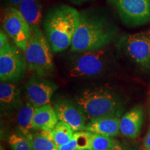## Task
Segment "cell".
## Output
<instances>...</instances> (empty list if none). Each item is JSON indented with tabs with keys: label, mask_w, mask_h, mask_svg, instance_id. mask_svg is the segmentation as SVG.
<instances>
[{
	"label": "cell",
	"mask_w": 150,
	"mask_h": 150,
	"mask_svg": "<svg viewBox=\"0 0 150 150\" xmlns=\"http://www.w3.org/2000/svg\"><path fill=\"white\" fill-rule=\"evenodd\" d=\"M76 53L69 67V76L72 78L96 76L108 63V54L104 48Z\"/></svg>",
	"instance_id": "5"
},
{
	"label": "cell",
	"mask_w": 150,
	"mask_h": 150,
	"mask_svg": "<svg viewBox=\"0 0 150 150\" xmlns=\"http://www.w3.org/2000/svg\"><path fill=\"white\" fill-rule=\"evenodd\" d=\"M90 136H91L90 131H75L72 139L67 143L58 147V150H78L82 148L88 149Z\"/></svg>",
	"instance_id": "20"
},
{
	"label": "cell",
	"mask_w": 150,
	"mask_h": 150,
	"mask_svg": "<svg viewBox=\"0 0 150 150\" xmlns=\"http://www.w3.org/2000/svg\"><path fill=\"white\" fill-rule=\"evenodd\" d=\"M149 106H150V99H149Z\"/></svg>",
	"instance_id": "29"
},
{
	"label": "cell",
	"mask_w": 150,
	"mask_h": 150,
	"mask_svg": "<svg viewBox=\"0 0 150 150\" xmlns=\"http://www.w3.org/2000/svg\"><path fill=\"white\" fill-rule=\"evenodd\" d=\"M59 121L68 124L75 131H85L87 117L77 104L66 99L57 101L54 105Z\"/></svg>",
	"instance_id": "11"
},
{
	"label": "cell",
	"mask_w": 150,
	"mask_h": 150,
	"mask_svg": "<svg viewBox=\"0 0 150 150\" xmlns=\"http://www.w3.org/2000/svg\"><path fill=\"white\" fill-rule=\"evenodd\" d=\"M124 23L141 25L150 22V0H107Z\"/></svg>",
	"instance_id": "8"
},
{
	"label": "cell",
	"mask_w": 150,
	"mask_h": 150,
	"mask_svg": "<svg viewBox=\"0 0 150 150\" xmlns=\"http://www.w3.org/2000/svg\"><path fill=\"white\" fill-rule=\"evenodd\" d=\"M59 121L56 110L50 103L35 108L32 122L33 129L49 132Z\"/></svg>",
	"instance_id": "14"
},
{
	"label": "cell",
	"mask_w": 150,
	"mask_h": 150,
	"mask_svg": "<svg viewBox=\"0 0 150 150\" xmlns=\"http://www.w3.org/2000/svg\"><path fill=\"white\" fill-rule=\"evenodd\" d=\"M8 41L7 35H6L4 32H3L2 30H1V32H0V48L4 46Z\"/></svg>",
	"instance_id": "24"
},
{
	"label": "cell",
	"mask_w": 150,
	"mask_h": 150,
	"mask_svg": "<svg viewBox=\"0 0 150 150\" xmlns=\"http://www.w3.org/2000/svg\"><path fill=\"white\" fill-rule=\"evenodd\" d=\"M24 0H4V2L7 4L8 7H15L17 8L20 4H21Z\"/></svg>",
	"instance_id": "23"
},
{
	"label": "cell",
	"mask_w": 150,
	"mask_h": 150,
	"mask_svg": "<svg viewBox=\"0 0 150 150\" xmlns=\"http://www.w3.org/2000/svg\"><path fill=\"white\" fill-rule=\"evenodd\" d=\"M35 108V107L33 105L27 102L20 108L17 116V121L20 133L24 136H27L29 139L32 136L31 130L33 129L32 122Z\"/></svg>",
	"instance_id": "17"
},
{
	"label": "cell",
	"mask_w": 150,
	"mask_h": 150,
	"mask_svg": "<svg viewBox=\"0 0 150 150\" xmlns=\"http://www.w3.org/2000/svg\"><path fill=\"white\" fill-rule=\"evenodd\" d=\"M8 144L12 150H33L31 140L22 134L11 135Z\"/></svg>",
	"instance_id": "22"
},
{
	"label": "cell",
	"mask_w": 150,
	"mask_h": 150,
	"mask_svg": "<svg viewBox=\"0 0 150 150\" xmlns=\"http://www.w3.org/2000/svg\"><path fill=\"white\" fill-rule=\"evenodd\" d=\"M30 140L33 150H58L57 145L50 138L48 132L41 131L32 134Z\"/></svg>",
	"instance_id": "21"
},
{
	"label": "cell",
	"mask_w": 150,
	"mask_h": 150,
	"mask_svg": "<svg viewBox=\"0 0 150 150\" xmlns=\"http://www.w3.org/2000/svg\"><path fill=\"white\" fill-rule=\"evenodd\" d=\"M143 121L142 108L135 107L120 119V133L126 138L134 139L139 136Z\"/></svg>",
	"instance_id": "12"
},
{
	"label": "cell",
	"mask_w": 150,
	"mask_h": 150,
	"mask_svg": "<svg viewBox=\"0 0 150 150\" xmlns=\"http://www.w3.org/2000/svg\"><path fill=\"white\" fill-rule=\"evenodd\" d=\"M78 150H90V149H86V148H82V149H79Z\"/></svg>",
	"instance_id": "27"
},
{
	"label": "cell",
	"mask_w": 150,
	"mask_h": 150,
	"mask_svg": "<svg viewBox=\"0 0 150 150\" xmlns=\"http://www.w3.org/2000/svg\"><path fill=\"white\" fill-rule=\"evenodd\" d=\"M1 150H4V149L2 147V146H1Z\"/></svg>",
	"instance_id": "28"
},
{
	"label": "cell",
	"mask_w": 150,
	"mask_h": 150,
	"mask_svg": "<svg viewBox=\"0 0 150 150\" xmlns=\"http://www.w3.org/2000/svg\"><path fill=\"white\" fill-rule=\"evenodd\" d=\"M115 35V27L106 17L95 11H83L80 13L71 52L76 53L104 48L113 40Z\"/></svg>",
	"instance_id": "1"
},
{
	"label": "cell",
	"mask_w": 150,
	"mask_h": 150,
	"mask_svg": "<svg viewBox=\"0 0 150 150\" xmlns=\"http://www.w3.org/2000/svg\"><path fill=\"white\" fill-rule=\"evenodd\" d=\"M17 8L29 24L30 27H38L42 20V6L40 0H24Z\"/></svg>",
	"instance_id": "16"
},
{
	"label": "cell",
	"mask_w": 150,
	"mask_h": 150,
	"mask_svg": "<svg viewBox=\"0 0 150 150\" xmlns=\"http://www.w3.org/2000/svg\"><path fill=\"white\" fill-rule=\"evenodd\" d=\"M71 2L76 4H82L84 3L91 2V1H95V0H70Z\"/></svg>",
	"instance_id": "26"
},
{
	"label": "cell",
	"mask_w": 150,
	"mask_h": 150,
	"mask_svg": "<svg viewBox=\"0 0 150 150\" xmlns=\"http://www.w3.org/2000/svg\"><path fill=\"white\" fill-rule=\"evenodd\" d=\"M145 150H148V149H145Z\"/></svg>",
	"instance_id": "30"
},
{
	"label": "cell",
	"mask_w": 150,
	"mask_h": 150,
	"mask_svg": "<svg viewBox=\"0 0 150 150\" xmlns=\"http://www.w3.org/2000/svg\"><path fill=\"white\" fill-rule=\"evenodd\" d=\"M52 48L39 27L31 28V35L25 52L29 71L40 76H47L54 71Z\"/></svg>",
	"instance_id": "4"
},
{
	"label": "cell",
	"mask_w": 150,
	"mask_h": 150,
	"mask_svg": "<svg viewBox=\"0 0 150 150\" xmlns=\"http://www.w3.org/2000/svg\"><path fill=\"white\" fill-rule=\"evenodd\" d=\"M4 31L22 52H25L31 35L29 24L15 7H7L2 20Z\"/></svg>",
	"instance_id": "7"
},
{
	"label": "cell",
	"mask_w": 150,
	"mask_h": 150,
	"mask_svg": "<svg viewBox=\"0 0 150 150\" xmlns=\"http://www.w3.org/2000/svg\"><path fill=\"white\" fill-rule=\"evenodd\" d=\"M121 45L137 65L143 68L150 67V29L125 36Z\"/></svg>",
	"instance_id": "9"
},
{
	"label": "cell",
	"mask_w": 150,
	"mask_h": 150,
	"mask_svg": "<svg viewBox=\"0 0 150 150\" xmlns=\"http://www.w3.org/2000/svg\"><path fill=\"white\" fill-rule=\"evenodd\" d=\"M48 133L50 138L59 147L72 139L74 131L68 124L63 121H59L54 129Z\"/></svg>",
	"instance_id": "19"
},
{
	"label": "cell",
	"mask_w": 150,
	"mask_h": 150,
	"mask_svg": "<svg viewBox=\"0 0 150 150\" xmlns=\"http://www.w3.org/2000/svg\"><path fill=\"white\" fill-rule=\"evenodd\" d=\"M85 131L110 137L117 136L120 133L119 116L106 115L90 120Z\"/></svg>",
	"instance_id": "13"
},
{
	"label": "cell",
	"mask_w": 150,
	"mask_h": 150,
	"mask_svg": "<svg viewBox=\"0 0 150 150\" xmlns=\"http://www.w3.org/2000/svg\"><path fill=\"white\" fill-rule=\"evenodd\" d=\"M79 17L77 10L67 5L56 6L49 10L44 29L52 52H63L71 46Z\"/></svg>",
	"instance_id": "2"
},
{
	"label": "cell",
	"mask_w": 150,
	"mask_h": 150,
	"mask_svg": "<svg viewBox=\"0 0 150 150\" xmlns=\"http://www.w3.org/2000/svg\"><path fill=\"white\" fill-rule=\"evenodd\" d=\"M56 88V86L52 82L38 75H33L25 86L26 97L28 102L34 107H39L50 103Z\"/></svg>",
	"instance_id": "10"
},
{
	"label": "cell",
	"mask_w": 150,
	"mask_h": 150,
	"mask_svg": "<svg viewBox=\"0 0 150 150\" xmlns=\"http://www.w3.org/2000/svg\"><path fill=\"white\" fill-rule=\"evenodd\" d=\"M74 99L89 121L106 115L119 116L121 110L117 97L102 88L86 89L75 95Z\"/></svg>",
	"instance_id": "3"
},
{
	"label": "cell",
	"mask_w": 150,
	"mask_h": 150,
	"mask_svg": "<svg viewBox=\"0 0 150 150\" xmlns=\"http://www.w3.org/2000/svg\"><path fill=\"white\" fill-rule=\"evenodd\" d=\"M20 49L8 41L0 48V79L4 82L17 81L23 77L27 70L25 56Z\"/></svg>",
	"instance_id": "6"
},
{
	"label": "cell",
	"mask_w": 150,
	"mask_h": 150,
	"mask_svg": "<svg viewBox=\"0 0 150 150\" xmlns=\"http://www.w3.org/2000/svg\"><path fill=\"white\" fill-rule=\"evenodd\" d=\"M88 149L90 150H122V147L113 137L91 132Z\"/></svg>",
	"instance_id": "18"
},
{
	"label": "cell",
	"mask_w": 150,
	"mask_h": 150,
	"mask_svg": "<svg viewBox=\"0 0 150 150\" xmlns=\"http://www.w3.org/2000/svg\"><path fill=\"white\" fill-rule=\"evenodd\" d=\"M144 147L146 149L150 150V129L144 140Z\"/></svg>",
	"instance_id": "25"
},
{
	"label": "cell",
	"mask_w": 150,
	"mask_h": 150,
	"mask_svg": "<svg viewBox=\"0 0 150 150\" xmlns=\"http://www.w3.org/2000/svg\"><path fill=\"white\" fill-rule=\"evenodd\" d=\"M0 104L1 110L10 111L21 106L20 92L14 84L1 82L0 84Z\"/></svg>",
	"instance_id": "15"
}]
</instances>
